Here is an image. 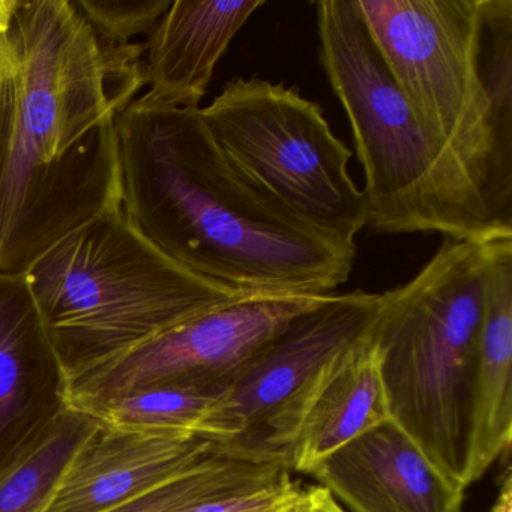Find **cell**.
<instances>
[{
	"label": "cell",
	"mask_w": 512,
	"mask_h": 512,
	"mask_svg": "<svg viewBox=\"0 0 512 512\" xmlns=\"http://www.w3.org/2000/svg\"><path fill=\"white\" fill-rule=\"evenodd\" d=\"M142 44L101 40L70 0H20L0 65V274L122 206L116 118Z\"/></svg>",
	"instance_id": "cell-1"
},
{
	"label": "cell",
	"mask_w": 512,
	"mask_h": 512,
	"mask_svg": "<svg viewBox=\"0 0 512 512\" xmlns=\"http://www.w3.org/2000/svg\"><path fill=\"white\" fill-rule=\"evenodd\" d=\"M19 5L20 0H0V37H5L10 31Z\"/></svg>",
	"instance_id": "cell-23"
},
{
	"label": "cell",
	"mask_w": 512,
	"mask_h": 512,
	"mask_svg": "<svg viewBox=\"0 0 512 512\" xmlns=\"http://www.w3.org/2000/svg\"><path fill=\"white\" fill-rule=\"evenodd\" d=\"M290 512H347L343 506L325 490V488L316 485V487H305L299 497L298 503L293 506Z\"/></svg>",
	"instance_id": "cell-21"
},
{
	"label": "cell",
	"mask_w": 512,
	"mask_h": 512,
	"mask_svg": "<svg viewBox=\"0 0 512 512\" xmlns=\"http://www.w3.org/2000/svg\"><path fill=\"white\" fill-rule=\"evenodd\" d=\"M68 379L253 296L182 268L122 209L83 224L23 274Z\"/></svg>",
	"instance_id": "cell-6"
},
{
	"label": "cell",
	"mask_w": 512,
	"mask_h": 512,
	"mask_svg": "<svg viewBox=\"0 0 512 512\" xmlns=\"http://www.w3.org/2000/svg\"><path fill=\"white\" fill-rule=\"evenodd\" d=\"M320 62L352 128L368 227L466 241L512 235L491 217L457 155L431 136L377 52L355 0L316 5Z\"/></svg>",
	"instance_id": "cell-5"
},
{
	"label": "cell",
	"mask_w": 512,
	"mask_h": 512,
	"mask_svg": "<svg viewBox=\"0 0 512 512\" xmlns=\"http://www.w3.org/2000/svg\"><path fill=\"white\" fill-rule=\"evenodd\" d=\"M388 419L368 328L332 362L305 412L287 467L292 473L310 475L328 455Z\"/></svg>",
	"instance_id": "cell-15"
},
{
	"label": "cell",
	"mask_w": 512,
	"mask_h": 512,
	"mask_svg": "<svg viewBox=\"0 0 512 512\" xmlns=\"http://www.w3.org/2000/svg\"><path fill=\"white\" fill-rule=\"evenodd\" d=\"M68 409V376L23 275L0 274V472Z\"/></svg>",
	"instance_id": "cell-10"
},
{
	"label": "cell",
	"mask_w": 512,
	"mask_h": 512,
	"mask_svg": "<svg viewBox=\"0 0 512 512\" xmlns=\"http://www.w3.org/2000/svg\"><path fill=\"white\" fill-rule=\"evenodd\" d=\"M329 296L253 298L194 317L148 343L68 379V406L155 383L227 386L296 317Z\"/></svg>",
	"instance_id": "cell-9"
},
{
	"label": "cell",
	"mask_w": 512,
	"mask_h": 512,
	"mask_svg": "<svg viewBox=\"0 0 512 512\" xmlns=\"http://www.w3.org/2000/svg\"><path fill=\"white\" fill-rule=\"evenodd\" d=\"M5 50H7V49H5ZM4 56H5V55H4ZM2 61H4V59H2ZM0 65H2V64H0Z\"/></svg>",
	"instance_id": "cell-25"
},
{
	"label": "cell",
	"mask_w": 512,
	"mask_h": 512,
	"mask_svg": "<svg viewBox=\"0 0 512 512\" xmlns=\"http://www.w3.org/2000/svg\"><path fill=\"white\" fill-rule=\"evenodd\" d=\"M379 293H334L262 347L200 419L224 454L286 466L305 412L332 362L370 328ZM289 469V467H287Z\"/></svg>",
	"instance_id": "cell-8"
},
{
	"label": "cell",
	"mask_w": 512,
	"mask_h": 512,
	"mask_svg": "<svg viewBox=\"0 0 512 512\" xmlns=\"http://www.w3.org/2000/svg\"><path fill=\"white\" fill-rule=\"evenodd\" d=\"M425 130L512 230V0H355Z\"/></svg>",
	"instance_id": "cell-3"
},
{
	"label": "cell",
	"mask_w": 512,
	"mask_h": 512,
	"mask_svg": "<svg viewBox=\"0 0 512 512\" xmlns=\"http://www.w3.org/2000/svg\"><path fill=\"white\" fill-rule=\"evenodd\" d=\"M506 238H443L412 280L379 293L370 326L389 421L464 490L485 286Z\"/></svg>",
	"instance_id": "cell-4"
},
{
	"label": "cell",
	"mask_w": 512,
	"mask_h": 512,
	"mask_svg": "<svg viewBox=\"0 0 512 512\" xmlns=\"http://www.w3.org/2000/svg\"><path fill=\"white\" fill-rule=\"evenodd\" d=\"M490 512H512V475L509 466H506L505 473H503L499 494H497L496 502L491 506Z\"/></svg>",
	"instance_id": "cell-22"
},
{
	"label": "cell",
	"mask_w": 512,
	"mask_h": 512,
	"mask_svg": "<svg viewBox=\"0 0 512 512\" xmlns=\"http://www.w3.org/2000/svg\"><path fill=\"white\" fill-rule=\"evenodd\" d=\"M100 421L68 407L53 427L0 472V512H46L71 460Z\"/></svg>",
	"instance_id": "cell-16"
},
{
	"label": "cell",
	"mask_w": 512,
	"mask_h": 512,
	"mask_svg": "<svg viewBox=\"0 0 512 512\" xmlns=\"http://www.w3.org/2000/svg\"><path fill=\"white\" fill-rule=\"evenodd\" d=\"M200 115L251 178L317 229L356 245L367 200L349 173L352 151L319 104L284 83L235 77Z\"/></svg>",
	"instance_id": "cell-7"
},
{
	"label": "cell",
	"mask_w": 512,
	"mask_h": 512,
	"mask_svg": "<svg viewBox=\"0 0 512 512\" xmlns=\"http://www.w3.org/2000/svg\"><path fill=\"white\" fill-rule=\"evenodd\" d=\"M271 464L274 463L247 460L218 451L184 475L107 512H181L206 497L248 481Z\"/></svg>",
	"instance_id": "cell-18"
},
{
	"label": "cell",
	"mask_w": 512,
	"mask_h": 512,
	"mask_svg": "<svg viewBox=\"0 0 512 512\" xmlns=\"http://www.w3.org/2000/svg\"><path fill=\"white\" fill-rule=\"evenodd\" d=\"M226 388L202 383H155L110 395L77 410L94 416L107 427L196 433L200 419Z\"/></svg>",
	"instance_id": "cell-17"
},
{
	"label": "cell",
	"mask_w": 512,
	"mask_h": 512,
	"mask_svg": "<svg viewBox=\"0 0 512 512\" xmlns=\"http://www.w3.org/2000/svg\"><path fill=\"white\" fill-rule=\"evenodd\" d=\"M263 0H176L148 34L149 97L176 107H200L215 68Z\"/></svg>",
	"instance_id": "cell-13"
},
{
	"label": "cell",
	"mask_w": 512,
	"mask_h": 512,
	"mask_svg": "<svg viewBox=\"0 0 512 512\" xmlns=\"http://www.w3.org/2000/svg\"><path fill=\"white\" fill-rule=\"evenodd\" d=\"M122 212L173 262L253 298L334 295L356 245L287 208L232 160L200 107L149 97L116 118Z\"/></svg>",
	"instance_id": "cell-2"
},
{
	"label": "cell",
	"mask_w": 512,
	"mask_h": 512,
	"mask_svg": "<svg viewBox=\"0 0 512 512\" xmlns=\"http://www.w3.org/2000/svg\"><path fill=\"white\" fill-rule=\"evenodd\" d=\"M512 440V238L500 242L485 286L476 353L467 487L508 454Z\"/></svg>",
	"instance_id": "cell-14"
},
{
	"label": "cell",
	"mask_w": 512,
	"mask_h": 512,
	"mask_svg": "<svg viewBox=\"0 0 512 512\" xmlns=\"http://www.w3.org/2000/svg\"><path fill=\"white\" fill-rule=\"evenodd\" d=\"M221 451L193 431H136L98 425L62 475L46 512H107Z\"/></svg>",
	"instance_id": "cell-11"
},
{
	"label": "cell",
	"mask_w": 512,
	"mask_h": 512,
	"mask_svg": "<svg viewBox=\"0 0 512 512\" xmlns=\"http://www.w3.org/2000/svg\"><path fill=\"white\" fill-rule=\"evenodd\" d=\"M5 49H7V35L0 37V64H2V59H4Z\"/></svg>",
	"instance_id": "cell-24"
},
{
	"label": "cell",
	"mask_w": 512,
	"mask_h": 512,
	"mask_svg": "<svg viewBox=\"0 0 512 512\" xmlns=\"http://www.w3.org/2000/svg\"><path fill=\"white\" fill-rule=\"evenodd\" d=\"M73 4L101 40L128 46L131 38L154 29L172 0H76Z\"/></svg>",
	"instance_id": "cell-20"
},
{
	"label": "cell",
	"mask_w": 512,
	"mask_h": 512,
	"mask_svg": "<svg viewBox=\"0 0 512 512\" xmlns=\"http://www.w3.org/2000/svg\"><path fill=\"white\" fill-rule=\"evenodd\" d=\"M304 488L286 466L271 464L248 481L181 512H290Z\"/></svg>",
	"instance_id": "cell-19"
},
{
	"label": "cell",
	"mask_w": 512,
	"mask_h": 512,
	"mask_svg": "<svg viewBox=\"0 0 512 512\" xmlns=\"http://www.w3.org/2000/svg\"><path fill=\"white\" fill-rule=\"evenodd\" d=\"M308 476L352 512H463L466 490L389 419L328 455Z\"/></svg>",
	"instance_id": "cell-12"
}]
</instances>
